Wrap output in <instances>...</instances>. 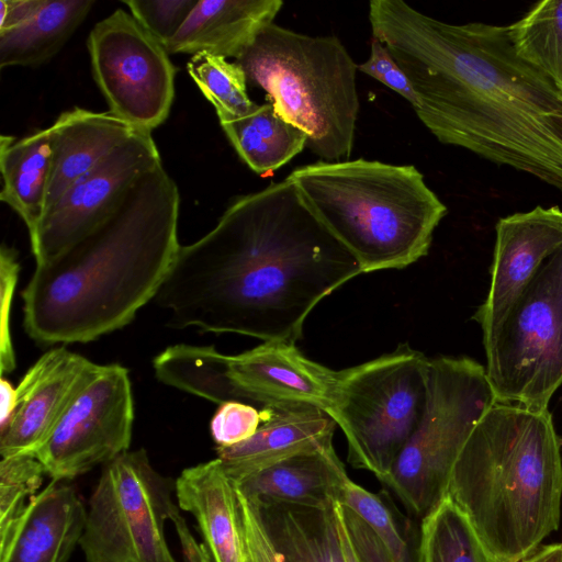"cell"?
I'll list each match as a JSON object with an SVG mask.
<instances>
[{"label": "cell", "mask_w": 562, "mask_h": 562, "mask_svg": "<svg viewBox=\"0 0 562 562\" xmlns=\"http://www.w3.org/2000/svg\"><path fill=\"white\" fill-rule=\"evenodd\" d=\"M179 206L178 187L160 164L95 228L36 265L22 291L30 338L42 345L89 342L131 323L175 262Z\"/></svg>", "instance_id": "3"}, {"label": "cell", "mask_w": 562, "mask_h": 562, "mask_svg": "<svg viewBox=\"0 0 562 562\" xmlns=\"http://www.w3.org/2000/svg\"><path fill=\"white\" fill-rule=\"evenodd\" d=\"M429 358L400 345L338 371L328 414L342 430L348 462L380 482L417 427L426 402Z\"/></svg>", "instance_id": "8"}, {"label": "cell", "mask_w": 562, "mask_h": 562, "mask_svg": "<svg viewBox=\"0 0 562 562\" xmlns=\"http://www.w3.org/2000/svg\"><path fill=\"white\" fill-rule=\"evenodd\" d=\"M265 409L240 403L226 402L215 412L210 430L217 447H229L249 439L265 418Z\"/></svg>", "instance_id": "32"}, {"label": "cell", "mask_w": 562, "mask_h": 562, "mask_svg": "<svg viewBox=\"0 0 562 562\" xmlns=\"http://www.w3.org/2000/svg\"><path fill=\"white\" fill-rule=\"evenodd\" d=\"M133 423L128 370L98 364L34 457L52 480H74L128 451Z\"/></svg>", "instance_id": "12"}, {"label": "cell", "mask_w": 562, "mask_h": 562, "mask_svg": "<svg viewBox=\"0 0 562 562\" xmlns=\"http://www.w3.org/2000/svg\"><path fill=\"white\" fill-rule=\"evenodd\" d=\"M495 402L480 362L469 357L429 359L422 418L382 482L412 515L423 520L447 497L463 446Z\"/></svg>", "instance_id": "7"}, {"label": "cell", "mask_w": 562, "mask_h": 562, "mask_svg": "<svg viewBox=\"0 0 562 562\" xmlns=\"http://www.w3.org/2000/svg\"><path fill=\"white\" fill-rule=\"evenodd\" d=\"M369 21L412 83L417 117L440 143L562 193V93L516 54L507 26L447 23L403 0H371Z\"/></svg>", "instance_id": "2"}, {"label": "cell", "mask_w": 562, "mask_h": 562, "mask_svg": "<svg viewBox=\"0 0 562 562\" xmlns=\"http://www.w3.org/2000/svg\"><path fill=\"white\" fill-rule=\"evenodd\" d=\"M172 492L176 482L153 467L145 449L102 465L79 542L86 562H177L165 537L178 507Z\"/></svg>", "instance_id": "9"}, {"label": "cell", "mask_w": 562, "mask_h": 562, "mask_svg": "<svg viewBox=\"0 0 562 562\" xmlns=\"http://www.w3.org/2000/svg\"><path fill=\"white\" fill-rule=\"evenodd\" d=\"M93 4V0H45L31 19L0 32V67L48 61L72 36Z\"/></svg>", "instance_id": "23"}, {"label": "cell", "mask_w": 562, "mask_h": 562, "mask_svg": "<svg viewBox=\"0 0 562 562\" xmlns=\"http://www.w3.org/2000/svg\"><path fill=\"white\" fill-rule=\"evenodd\" d=\"M252 503L281 562H330L328 540L334 506L319 509Z\"/></svg>", "instance_id": "25"}, {"label": "cell", "mask_w": 562, "mask_h": 562, "mask_svg": "<svg viewBox=\"0 0 562 562\" xmlns=\"http://www.w3.org/2000/svg\"><path fill=\"white\" fill-rule=\"evenodd\" d=\"M483 346L496 402L549 408L562 385V280L550 258Z\"/></svg>", "instance_id": "10"}, {"label": "cell", "mask_w": 562, "mask_h": 562, "mask_svg": "<svg viewBox=\"0 0 562 562\" xmlns=\"http://www.w3.org/2000/svg\"><path fill=\"white\" fill-rule=\"evenodd\" d=\"M170 520L180 541L183 562H213L205 544L203 542L199 543L193 537L179 506L172 512Z\"/></svg>", "instance_id": "36"}, {"label": "cell", "mask_w": 562, "mask_h": 562, "mask_svg": "<svg viewBox=\"0 0 562 562\" xmlns=\"http://www.w3.org/2000/svg\"><path fill=\"white\" fill-rule=\"evenodd\" d=\"M49 130L53 159L45 212L74 182L137 131L110 111L77 106L63 112Z\"/></svg>", "instance_id": "21"}, {"label": "cell", "mask_w": 562, "mask_h": 562, "mask_svg": "<svg viewBox=\"0 0 562 562\" xmlns=\"http://www.w3.org/2000/svg\"><path fill=\"white\" fill-rule=\"evenodd\" d=\"M507 30L516 54L562 93V0L537 2Z\"/></svg>", "instance_id": "27"}, {"label": "cell", "mask_w": 562, "mask_h": 562, "mask_svg": "<svg viewBox=\"0 0 562 562\" xmlns=\"http://www.w3.org/2000/svg\"><path fill=\"white\" fill-rule=\"evenodd\" d=\"M339 503L355 512L376 535L393 562H419L418 539L413 540L402 527L390 503L350 477L342 486Z\"/></svg>", "instance_id": "29"}, {"label": "cell", "mask_w": 562, "mask_h": 562, "mask_svg": "<svg viewBox=\"0 0 562 562\" xmlns=\"http://www.w3.org/2000/svg\"><path fill=\"white\" fill-rule=\"evenodd\" d=\"M0 429L10 420L16 405V389L11 383L1 379L0 382Z\"/></svg>", "instance_id": "38"}, {"label": "cell", "mask_w": 562, "mask_h": 562, "mask_svg": "<svg viewBox=\"0 0 562 562\" xmlns=\"http://www.w3.org/2000/svg\"><path fill=\"white\" fill-rule=\"evenodd\" d=\"M199 0H124L135 20L161 45L181 29Z\"/></svg>", "instance_id": "31"}, {"label": "cell", "mask_w": 562, "mask_h": 562, "mask_svg": "<svg viewBox=\"0 0 562 562\" xmlns=\"http://www.w3.org/2000/svg\"><path fill=\"white\" fill-rule=\"evenodd\" d=\"M265 414L249 439L216 447L217 458L234 482L292 456L333 445L337 424L319 407L277 405L265 408Z\"/></svg>", "instance_id": "17"}, {"label": "cell", "mask_w": 562, "mask_h": 562, "mask_svg": "<svg viewBox=\"0 0 562 562\" xmlns=\"http://www.w3.org/2000/svg\"><path fill=\"white\" fill-rule=\"evenodd\" d=\"M45 0H1L0 32L13 29L35 15Z\"/></svg>", "instance_id": "37"}, {"label": "cell", "mask_w": 562, "mask_h": 562, "mask_svg": "<svg viewBox=\"0 0 562 562\" xmlns=\"http://www.w3.org/2000/svg\"><path fill=\"white\" fill-rule=\"evenodd\" d=\"M420 521L419 562H498L448 496Z\"/></svg>", "instance_id": "26"}, {"label": "cell", "mask_w": 562, "mask_h": 562, "mask_svg": "<svg viewBox=\"0 0 562 562\" xmlns=\"http://www.w3.org/2000/svg\"><path fill=\"white\" fill-rule=\"evenodd\" d=\"M518 562H562V542L539 546Z\"/></svg>", "instance_id": "39"}, {"label": "cell", "mask_w": 562, "mask_h": 562, "mask_svg": "<svg viewBox=\"0 0 562 562\" xmlns=\"http://www.w3.org/2000/svg\"><path fill=\"white\" fill-rule=\"evenodd\" d=\"M286 178L364 273L403 269L426 256L448 213L413 165L319 160Z\"/></svg>", "instance_id": "5"}, {"label": "cell", "mask_w": 562, "mask_h": 562, "mask_svg": "<svg viewBox=\"0 0 562 562\" xmlns=\"http://www.w3.org/2000/svg\"><path fill=\"white\" fill-rule=\"evenodd\" d=\"M562 439L548 409L495 402L477 422L447 496L498 562H518L559 528Z\"/></svg>", "instance_id": "4"}, {"label": "cell", "mask_w": 562, "mask_h": 562, "mask_svg": "<svg viewBox=\"0 0 562 562\" xmlns=\"http://www.w3.org/2000/svg\"><path fill=\"white\" fill-rule=\"evenodd\" d=\"M358 70L398 93L413 109L417 106L418 99L412 83L379 38L372 36L370 56L364 63L358 65Z\"/></svg>", "instance_id": "34"}, {"label": "cell", "mask_w": 562, "mask_h": 562, "mask_svg": "<svg viewBox=\"0 0 562 562\" xmlns=\"http://www.w3.org/2000/svg\"><path fill=\"white\" fill-rule=\"evenodd\" d=\"M549 258L553 262L559 273V277L562 280V246L559 249H557Z\"/></svg>", "instance_id": "40"}, {"label": "cell", "mask_w": 562, "mask_h": 562, "mask_svg": "<svg viewBox=\"0 0 562 562\" xmlns=\"http://www.w3.org/2000/svg\"><path fill=\"white\" fill-rule=\"evenodd\" d=\"M240 159L256 173H272L306 147V134L279 115L270 102L246 115L218 120Z\"/></svg>", "instance_id": "24"}, {"label": "cell", "mask_w": 562, "mask_h": 562, "mask_svg": "<svg viewBox=\"0 0 562 562\" xmlns=\"http://www.w3.org/2000/svg\"><path fill=\"white\" fill-rule=\"evenodd\" d=\"M176 482L180 509L198 524L213 562H251L236 487L218 458L189 467Z\"/></svg>", "instance_id": "18"}, {"label": "cell", "mask_w": 562, "mask_h": 562, "mask_svg": "<svg viewBox=\"0 0 562 562\" xmlns=\"http://www.w3.org/2000/svg\"><path fill=\"white\" fill-rule=\"evenodd\" d=\"M92 74L109 111L137 131L151 132L169 115L176 67L164 45L117 9L91 30Z\"/></svg>", "instance_id": "11"}, {"label": "cell", "mask_w": 562, "mask_h": 562, "mask_svg": "<svg viewBox=\"0 0 562 562\" xmlns=\"http://www.w3.org/2000/svg\"><path fill=\"white\" fill-rule=\"evenodd\" d=\"M49 127L24 137H0V200L24 222L30 239L34 237L45 213L52 173Z\"/></svg>", "instance_id": "22"}, {"label": "cell", "mask_w": 562, "mask_h": 562, "mask_svg": "<svg viewBox=\"0 0 562 562\" xmlns=\"http://www.w3.org/2000/svg\"><path fill=\"white\" fill-rule=\"evenodd\" d=\"M235 63L247 85L266 91L277 113L306 134L312 153L328 162L350 157L358 65L337 36H311L272 23Z\"/></svg>", "instance_id": "6"}, {"label": "cell", "mask_w": 562, "mask_h": 562, "mask_svg": "<svg viewBox=\"0 0 562 562\" xmlns=\"http://www.w3.org/2000/svg\"><path fill=\"white\" fill-rule=\"evenodd\" d=\"M334 446L292 456L234 482L257 504H285L327 509L339 502L348 479Z\"/></svg>", "instance_id": "20"}, {"label": "cell", "mask_w": 562, "mask_h": 562, "mask_svg": "<svg viewBox=\"0 0 562 562\" xmlns=\"http://www.w3.org/2000/svg\"><path fill=\"white\" fill-rule=\"evenodd\" d=\"M97 367L65 347L42 355L20 381L14 412L0 429L1 458L34 456Z\"/></svg>", "instance_id": "15"}, {"label": "cell", "mask_w": 562, "mask_h": 562, "mask_svg": "<svg viewBox=\"0 0 562 562\" xmlns=\"http://www.w3.org/2000/svg\"><path fill=\"white\" fill-rule=\"evenodd\" d=\"M187 68L218 120L240 117L254 109L256 103L247 93V79L237 63L201 53L190 58Z\"/></svg>", "instance_id": "28"}, {"label": "cell", "mask_w": 562, "mask_h": 562, "mask_svg": "<svg viewBox=\"0 0 562 562\" xmlns=\"http://www.w3.org/2000/svg\"><path fill=\"white\" fill-rule=\"evenodd\" d=\"M86 517L87 508L75 487L52 480L0 527V562H68L80 542Z\"/></svg>", "instance_id": "16"}, {"label": "cell", "mask_w": 562, "mask_h": 562, "mask_svg": "<svg viewBox=\"0 0 562 562\" xmlns=\"http://www.w3.org/2000/svg\"><path fill=\"white\" fill-rule=\"evenodd\" d=\"M334 512L359 562H393L381 540L355 512L341 503L334 505Z\"/></svg>", "instance_id": "35"}, {"label": "cell", "mask_w": 562, "mask_h": 562, "mask_svg": "<svg viewBox=\"0 0 562 562\" xmlns=\"http://www.w3.org/2000/svg\"><path fill=\"white\" fill-rule=\"evenodd\" d=\"M490 288L473 319L483 342L502 325L544 261L562 246V210L536 206L498 220Z\"/></svg>", "instance_id": "14"}, {"label": "cell", "mask_w": 562, "mask_h": 562, "mask_svg": "<svg viewBox=\"0 0 562 562\" xmlns=\"http://www.w3.org/2000/svg\"><path fill=\"white\" fill-rule=\"evenodd\" d=\"M161 164L149 132L136 131L45 212L30 239L35 265L49 261L102 223L132 186Z\"/></svg>", "instance_id": "13"}, {"label": "cell", "mask_w": 562, "mask_h": 562, "mask_svg": "<svg viewBox=\"0 0 562 562\" xmlns=\"http://www.w3.org/2000/svg\"><path fill=\"white\" fill-rule=\"evenodd\" d=\"M46 471L30 454L1 458L0 462V527L15 518L30 498L37 494Z\"/></svg>", "instance_id": "30"}, {"label": "cell", "mask_w": 562, "mask_h": 562, "mask_svg": "<svg viewBox=\"0 0 562 562\" xmlns=\"http://www.w3.org/2000/svg\"><path fill=\"white\" fill-rule=\"evenodd\" d=\"M20 265L18 252L3 244L0 249V370L10 373L15 369V352L10 329V311L14 290L19 280Z\"/></svg>", "instance_id": "33"}, {"label": "cell", "mask_w": 562, "mask_h": 562, "mask_svg": "<svg viewBox=\"0 0 562 562\" xmlns=\"http://www.w3.org/2000/svg\"><path fill=\"white\" fill-rule=\"evenodd\" d=\"M363 273L288 179L237 196L180 246L155 303L168 326L295 344L313 308Z\"/></svg>", "instance_id": "1"}, {"label": "cell", "mask_w": 562, "mask_h": 562, "mask_svg": "<svg viewBox=\"0 0 562 562\" xmlns=\"http://www.w3.org/2000/svg\"><path fill=\"white\" fill-rule=\"evenodd\" d=\"M282 5L281 0H199L165 48L168 54L206 53L236 60Z\"/></svg>", "instance_id": "19"}]
</instances>
